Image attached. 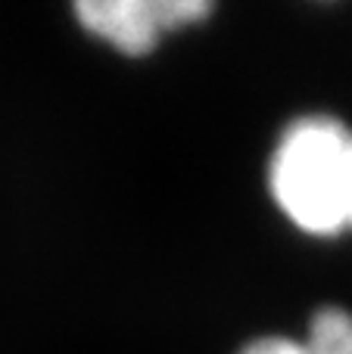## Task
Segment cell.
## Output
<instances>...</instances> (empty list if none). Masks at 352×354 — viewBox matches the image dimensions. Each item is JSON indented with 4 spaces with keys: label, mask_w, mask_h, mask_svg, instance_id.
I'll return each instance as SVG.
<instances>
[{
    "label": "cell",
    "mask_w": 352,
    "mask_h": 354,
    "mask_svg": "<svg viewBox=\"0 0 352 354\" xmlns=\"http://www.w3.org/2000/svg\"><path fill=\"white\" fill-rule=\"evenodd\" d=\"M306 354H352V311L324 305L312 314L306 330Z\"/></svg>",
    "instance_id": "3957f363"
},
{
    "label": "cell",
    "mask_w": 352,
    "mask_h": 354,
    "mask_svg": "<svg viewBox=\"0 0 352 354\" xmlns=\"http://www.w3.org/2000/svg\"><path fill=\"white\" fill-rule=\"evenodd\" d=\"M268 187L290 224L312 236L352 230V124L303 115L284 128L268 162Z\"/></svg>",
    "instance_id": "6da1fadb"
},
{
    "label": "cell",
    "mask_w": 352,
    "mask_h": 354,
    "mask_svg": "<svg viewBox=\"0 0 352 354\" xmlns=\"http://www.w3.org/2000/svg\"><path fill=\"white\" fill-rule=\"evenodd\" d=\"M240 354H306L303 339H287V336H262L256 342L243 345Z\"/></svg>",
    "instance_id": "277c9868"
},
{
    "label": "cell",
    "mask_w": 352,
    "mask_h": 354,
    "mask_svg": "<svg viewBox=\"0 0 352 354\" xmlns=\"http://www.w3.org/2000/svg\"><path fill=\"white\" fill-rule=\"evenodd\" d=\"M212 12L203 0H85L75 6L81 28L118 53L143 56L162 35L193 25Z\"/></svg>",
    "instance_id": "7a4b0ae2"
}]
</instances>
